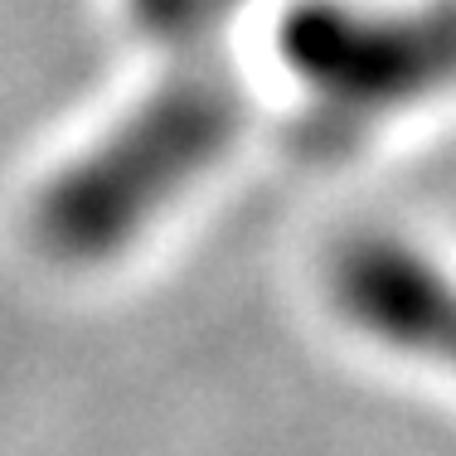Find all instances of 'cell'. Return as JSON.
I'll use <instances>...</instances> for the list:
<instances>
[{"label":"cell","mask_w":456,"mask_h":456,"mask_svg":"<svg viewBox=\"0 0 456 456\" xmlns=\"http://www.w3.org/2000/svg\"><path fill=\"white\" fill-rule=\"evenodd\" d=\"M180 53L112 132L45 184L35 233L53 257L97 263L141 238L190 184H200L243 132V88L219 39L160 45Z\"/></svg>","instance_id":"1"},{"label":"cell","mask_w":456,"mask_h":456,"mask_svg":"<svg viewBox=\"0 0 456 456\" xmlns=\"http://www.w3.org/2000/svg\"><path fill=\"white\" fill-rule=\"evenodd\" d=\"M277 45L311 97V126L350 141L456 88V0L408 10L306 0L281 20Z\"/></svg>","instance_id":"2"},{"label":"cell","mask_w":456,"mask_h":456,"mask_svg":"<svg viewBox=\"0 0 456 456\" xmlns=\"http://www.w3.org/2000/svg\"><path fill=\"white\" fill-rule=\"evenodd\" d=\"M340 316L403 354L456 374V277L398 238H354L330 263Z\"/></svg>","instance_id":"3"},{"label":"cell","mask_w":456,"mask_h":456,"mask_svg":"<svg viewBox=\"0 0 456 456\" xmlns=\"http://www.w3.org/2000/svg\"><path fill=\"white\" fill-rule=\"evenodd\" d=\"M248 0H126L132 25L151 45H175V39H224V25Z\"/></svg>","instance_id":"4"}]
</instances>
